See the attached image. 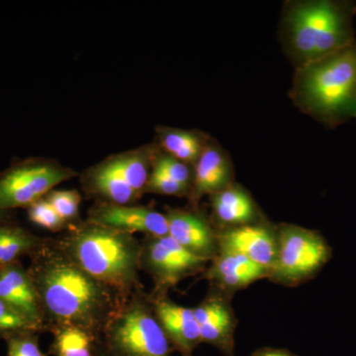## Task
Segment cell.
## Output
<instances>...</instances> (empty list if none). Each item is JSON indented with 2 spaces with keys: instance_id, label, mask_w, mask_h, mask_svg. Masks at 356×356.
Segmentation results:
<instances>
[{
  "instance_id": "cell-1",
  "label": "cell",
  "mask_w": 356,
  "mask_h": 356,
  "mask_svg": "<svg viewBox=\"0 0 356 356\" xmlns=\"http://www.w3.org/2000/svg\"><path fill=\"white\" fill-rule=\"evenodd\" d=\"M27 269L36 288L47 329L72 325L102 337L105 325L127 296L96 280L57 245L44 242Z\"/></svg>"
},
{
  "instance_id": "cell-2",
  "label": "cell",
  "mask_w": 356,
  "mask_h": 356,
  "mask_svg": "<svg viewBox=\"0 0 356 356\" xmlns=\"http://www.w3.org/2000/svg\"><path fill=\"white\" fill-rule=\"evenodd\" d=\"M356 4L348 0H290L283 6L280 38L295 70L356 41Z\"/></svg>"
},
{
  "instance_id": "cell-3",
  "label": "cell",
  "mask_w": 356,
  "mask_h": 356,
  "mask_svg": "<svg viewBox=\"0 0 356 356\" xmlns=\"http://www.w3.org/2000/svg\"><path fill=\"white\" fill-rule=\"evenodd\" d=\"M290 98L327 128L356 118V41L295 70Z\"/></svg>"
},
{
  "instance_id": "cell-4",
  "label": "cell",
  "mask_w": 356,
  "mask_h": 356,
  "mask_svg": "<svg viewBox=\"0 0 356 356\" xmlns=\"http://www.w3.org/2000/svg\"><path fill=\"white\" fill-rule=\"evenodd\" d=\"M56 245L84 271L125 296L139 283L142 243L132 235L86 222Z\"/></svg>"
},
{
  "instance_id": "cell-5",
  "label": "cell",
  "mask_w": 356,
  "mask_h": 356,
  "mask_svg": "<svg viewBox=\"0 0 356 356\" xmlns=\"http://www.w3.org/2000/svg\"><path fill=\"white\" fill-rule=\"evenodd\" d=\"M102 337L108 356H170L172 351L151 300L142 295L126 300L105 325Z\"/></svg>"
},
{
  "instance_id": "cell-6",
  "label": "cell",
  "mask_w": 356,
  "mask_h": 356,
  "mask_svg": "<svg viewBox=\"0 0 356 356\" xmlns=\"http://www.w3.org/2000/svg\"><path fill=\"white\" fill-rule=\"evenodd\" d=\"M277 259L269 278L294 286L311 280L329 262L332 248L317 231L293 224L277 227Z\"/></svg>"
},
{
  "instance_id": "cell-7",
  "label": "cell",
  "mask_w": 356,
  "mask_h": 356,
  "mask_svg": "<svg viewBox=\"0 0 356 356\" xmlns=\"http://www.w3.org/2000/svg\"><path fill=\"white\" fill-rule=\"evenodd\" d=\"M76 173L51 161L28 159L0 175V210L29 207Z\"/></svg>"
},
{
  "instance_id": "cell-8",
  "label": "cell",
  "mask_w": 356,
  "mask_h": 356,
  "mask_svg": "<svg viewBox=\"0 0 356 356\" xmlns=\"http://www.w3.org/2000/svg\"><path fill=\"white\" fill-rule=\"evenodd\" d=\"M208 262L187 252L168 235L147 236L140 248V268L153 278L158 294H165L189 276L201 273Z\"/></svg>"
},
{
  "instance_id": "cell-9",
  "label": "cell",
  "mask_w": 356,
  "mask_h": 356,
  "mask_svg": "<svg viewBox=\"0 0 356 356\" xmlns=\"http://www.w3.org/2000/svg\"><path fill=\"white\" fill-rule=\"evenodd\" d=\"M217 241L218 252L243 255L269 271L277 259V226L269 224L266 220L245 226L220 229L217 231Z\"/></svg>"
},
{
  "instance_id": "cell-10",
  "label": "cell",
  "mask_w": 356,
  "mask_h": 356,
  "mask_svg": "<svg viewBox=\"0 0 356 356\" xmlns=\"http://www.w3.org/2000/svg\"><path fill=\"white\" fill-rule=\"evenodd\" d=\"M229 297L215 288L193 312L202 343L211 344L222 355L234 356L236 318Z\"/></svg>"
},
{
  "instance_id": "cell-11",
  "label": "cell",
  "mask_w": 356,
  "mask_h": 356,
  "mask_svg": "<svg viewBox=\"0 0 356 356\" xmlns=\"http://www.w3.org/2000/svg\"><path fill=\"white\" fill-rule=\"evenodd\" d=\"M88 222L132 236L136 233L147 236L168 235L165 215L145 206L102 203L89 212Z\"/></svg>"
},
{
  "instance_id": "cell-12",
  "label": "cell",
  "mask_w": 356,
  "mask_h": 356,
  "mask_svg": "<svg viewBox=\"0 0 356 356\" xmlns=\"http://www.w3.org/2000/svg\"><path fill=\"white\" fill-rule=\"evenodd\" d=\"M168 235L187 252L212 261L219 252L217 231L196 211L170 209L165 214Z\"/></svg>"
},
{
  "instance_id": "cell-13",
  "label": "cell",
  "mask_w": 356,
  "mask_h": 356,
  "mask_svg": "<svg viewBox=\"0 0 356 356\" xmlns=\"http://www.w3.org/2000/svg\"><path fill=\"white\" fill-rule=\"evenodd\" d=\"M151 302L173 350L182 356H192L195 348L202 343L193 309L177 305L165 294L156 295Z\"/></svg>"
},
{
  "instance_id": "cell-14",
  "label": "cell",
  "mask_w": 356,
  "mask_h": 356,
  "mask_svg": "<svg viewBox=\"0 0 356 356\" xmlns=\"http://www.w3.org/2000/svg\"><path fill=\"white\" fill-rule=\"evenodd\" d=\"M193 168L189 198L195 205L203 196L218 193L235 182V172L229 154L214 139L210 140Z\"/></svg>"
},
{
  "instance_id": "cell-15",
  "label": "cell",
  "mask_w": 356,
  "mask_h": 356,
  "mask_svg": "<svg viewBox=\"0 0 356 356\" xmlns=\"http://www.w3.org/2000/svg\"><path fill=\"white\" fill-rule=\"evenodd\" d=\"M0 298L42 332L48 330L36 288L20 261L0 266Z\"/></svg>"
},
{
  "instance_id": "cell-16",
  "label": "cell",
  "mask_w": 356,
  "mask_h": 356,
  "mask_svg": "<svg viewBox=\"0 0 356 356\" xmlns=\"http://www.w3.org/2000/svg\"><path fill=\"white\" fill-rule=\"evenodd\" d=\"M206 270V278L220 291L232 293L250 286L255 281L269 278L270 271L247 257L229 252H218Z\"/></svg>"
},
{
  "instance_id": "cell-17",
  "label": "cell",
  "mask_w": 356,
  "mask_h": 356,
  "mask_svg": "<svg viewBox=\"0 0 356 356\" xmlns=\"http://www.w3.org/2000/svg\"><path fill=\"white\" fill-rule=\"evenodd\" d=\"M210 202L213 215L222 225V229L255 224L266 220L250 192L236 182L224 191L210 195Z\"/></svg>"
},
{
  "instance_id": "cell-18",
  "label": "cell",
  "mask_w": 356,
  "mask_h": 356,
  "mask_svg": "<svg viewBox=\"0 0 356 356\" xmlns=\"http://www.w3.org/2000/svg\"><path fill=\"white\" fill-rule=\"evenodd\" d=\"M86 186L89 192L99 196L105 202L117 205H131L140 196L114 168L110 159L88 172Z\"/></svg>"
},
{
  "instance_id": "cell-19",
  "label": "cell",
  "mask_w": 356,
  "mask_h": 356,
  "mask_svg": "<svg viewBox=\"0 0 356 356\" xmlns=\"http://www.w3.org/2000/svg\"><path fill=\"white\" fill-rule=\"evenodd\" d=\"M54 339L50 353L54 356L106 355L102 337L72 325H54L50 327Z\"/></svg>"
},
{
  "instance_id": "cell-20",
  "label": "cell",
  "mask_w": 356,
  "mask_h": 356,
  "mask_svg": "<svg viewBox=\"0 0 356 356\" xmlns=\"http://www.w3.org/2000/svg\"><path fill=\"white\" fill-rule=\"evenodd\" d=\"M158 139L163 153L194 166L212 138L200 131L159 127Z\"/></svg>"
},
{
  "instance_id": "cell-21",
  "label": "cell",
  "mask_w": 356,
  "mask_h": 356,
  "mask_svg": "<svg viewBox=\"0 0 356 356\" xmlns=\"http://www.w3.org/2000/svg\"><path fill=\"white\" fill-rule=\"evenodd\" d=\"M154 153L156 152L151 149H140L109 159L128 184L140 195L144 194L151 175L149 168L153 163Z\"/></svg>"
},
{
  "instance_id": "cell-22",
  "label": "cell",
  "mask_w": 356,
  "mask_h": 356,
  "mask_svg": "<svg viewBox=\"0 0 356 356\" xmlns=\"http://www.w3.org/2000/svg\"><path fill=\"white\" fill-rule=\"evenodd\" d=\"M44 242L20 227L0 225V266L19 261L23 255H31Z\"/></svg>"
},
{
  "instance_id": "cell-23",
  "label": "cell",
  "mask_w": 356,
  "mask_h": 356,
  "mask_svg": "<svg viewBox=\"0 0 356 356\" xmlns=\"http://www.w3.org/2000/svg\"><path fill=\"white\" fill-rule=\"evenodd\" d=\"M152 172H158L188 186L191 191L194 168L165 153H154Z\"/></svg>"
},
{
  "instance_id": "cell-24",
  "label": "cell",
  "mask_w": 356,
  "mask_h": 356,
  "mask_svg": "<svg viewBox=\"0 0 356 356\" xmlns=\"http://www.w3.org/2000/svg\"><path fill=\"white\" fill-rule=\"evenodd\" d=\"M37 325L32 324L19 312L0 298V337L6 339L28 332H41Z\"/></svg>"
},
{
  "instance_id": "cell-25",
  "label": "cell",
  "mask_w": 356,
  "mask_h": 356,
  "mask_svg": "<svg viewBox=\"0 0 356 356\" xmlns=\"http://www.w3.org/2000/svg\"><path fill=\"white\" fill-rule=\"evenodd\" d=\"M47 201L65 222L76 219L79 212L81 198L76 191H51L47 194Z\"/></svg>"
},
{
  "instance_id": "cell-26",
  "label": "cell",
  "mask_w": 356,
  "mask_h": 356,
  "mask_svg": "<svg viewBox=\"0 0 356 356\" xmlns=\"http://www.w3.org/2000/svg\"><path fill=\"white\" fill-rule=\"evenodd\" d=\"M30 221L49 231H58L64 228L65 222L46 198L40 199L27 208Z\"/></svg>"
},
{
  "instance_id": "cell-27",
  "label": "cell",
  "mask_w": 356,
  "mask_h": 356,
  "mask_svg": "<svg viewBox=\"0 0 356 356\" xmlns=\"http://www.w3.org/2000/svg\"><path fill=\"white\" fill-rule=\"evenodd\" d=\"M144 193L159 194V195L189 196L191 188L188 186L175 181L172 178L159 175L158 172H152L149 180L145 188Z\"/></svg>"
},
{
  "instance_id": "cell-28",
  "label": "cell",
  "mask_w": 356,
  "mask_h": 356,
  "mask_svg": "<svg viewBox=\"0 0 356 356\" xmlns=\"http://www.w3.org/2000/svg\"><path fill=\"white\" fill-rule=\"evenodd\" d=\"M8 356H46L39 346V336L36 332L18 334L6 339Z\"/></svg>"
},
{
  "instance_id": "cell-29",
  "label": "cell",
  "mask_w": 356,
  "mask_h": 356,
  "mask_svg": "<svg viewBox=\"0 0 356 356\" xmlns=\"http://www.w3.org/2000/svg\"><path fill=\"white\" fill-rule=\"evenodd\" d=\"M252 356H297L284 348H264L255 350Z\"/></svg>"
},
{
  "instance_id": "cell-30",
  "label": "cell",
  "mask_w": 356,
  "mask_h": 356,
  "mask_svg": "<svg viewBox=\"0 0 356 356\" xmlns=\"http://www.w3.org/2000/svg\"><path fill=\"white\" fill-rule=\"evenodd\" d=\"M10 211L0 210V225L10 224Z\"/></svg>"
},
{
  "instance_id": "cell-31",
  "label": "cell",
  "mask_w": 356,
  "mask_h": 356,
  "mask_svg": "<svg viewBox=\"0 0 356 356\" xmlns=\"http://www.w3.org/2000/svg\"><path fill=\"white\" fill-rule=\"evenodd\" d=\"M104 356H108V355H104Z\"/></svg>"
}]
</instances>
